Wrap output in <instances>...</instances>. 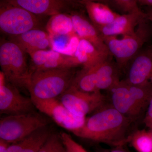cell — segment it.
I'll list each match as a JSON object with an SVG mask.
<instances>
[{"instance_id": "cell-21", "label": "cell", "mask_w": 152, "mask_h": 152, "mask_svg": "<svg viewBox=\"0 0 152 152\" xmlns=\"http://www.w3.org/2000/svg\"><path fill=\"white\" fill-rule=\"evenodd\" d=\"M96 66L83 68L77 71L70 86L83 92L99 91L97 88Z\"/></svg>"}, {"instance_id": "cell-7", "label": "cell", "mask_w": 152, "mask_h": 152, "mask_svg": "<svg viewBox=\"0 0 152 152\" xmlns=\"http://www.w3.org/2000/svg\"><path fill=\"white\" fill-rule=\"evenodd\" d=\"M58 99L71 112L84 117L93 113L108 102L100 91L83 92L71 86Z\"/></svg>"}, {"instance_id": "cell-2", "label": "cell", "mask_w": 152, "mask_h": 152, "mask_svg": "<svg viewBox=\"0 0 152 152\" xmlns=\"http://www.w3.org/2000/svg\"><path fill=\"white\" fill-rule=\"evenodd\" d=\"M76 68L36 70L32 73L28 91L32 99H56L70 86Z\"/></svg>"}, {"instance_id": "cell-19", "label": "cell", "mask_w": 152, "mask_h": 152, "mask_svg": "<svg viewBox=\"0 0 152 152\" xmlns=\"http://www.w3.org/2000/svg\"><path fill=\"white\" fill-rule=\"evenodd\" d=\"M74 56L79 65L91 68L99 64L111 56L99 50L88 41L80 39Z\"/></svg>"}, {"instance_id": "cell-18", "label": "cell", "mask_w": 152, "mask_h": 152, "mask_svg": "<svg viewBox=\"0 0 152 152\" xmlns=\"http://www.w3.org/2000/svg\"><path fill=\"white\" fill-rule=\"evenodd\" d=\"M52 133L48 126L41 128L21 140L11 144L7 152H38Z\"/></svg>"}, {"instance_id": "cell-28", "label": "cell", "mask_w": 152, "mask_h": 152, "mask_svg": "<svg viewBox=\"0 0 152 152\" xmlns=\"http://www.w3.org/2000/svg\"><path fill=\"white\" fill-rule=\"evenodd\" d=\"M143 123L148 130H152V97L144 116Z\"/></svg>"}, {"instance_id": "cell-8", "label": "cell", "mask_w": 152, "mask_h": 152, "mask_svg": "<svg viewBox=\"0 0 152 152\" xmlns=\"http://www.w3.org/2000/svg\"><path fill=\"white\" fill-rule=\"evenodd\" d=\"M32 100L36 109L51 118L58 126L73 134L80 129L84 125L86 117L80 116L72 113L58 98Z\"/></svg>"}, {"instance_id": "cell-31", "label": "cell", "mask_w": 152, "mask_h": 152, "mask_svg": "<svg viewBox=\"0 0 152 152\" xmlns=\"http://www.w3.org/2000/svg\"><path fill=\"white\" fill-rule=\"evenodd\" d=\"M139 6L152 8V0H137Z\"/></svg>"}, {"instance_id": "cell-5", "label": "cell", "mask_w": 152, "mask_h": 152, "mask_svg": "<svg viewBox=\"0 0 152 152\" xmlns=\"http://www.w3.org/2000/svg\"><path fill=\"white\" fill-rule=\"evenodd\" d=\"M48 124L46 118L36 112L6 115L0 119V139L14 143Z\"/></svg>"}, {"instance_id": "cell-9", "label": "cell", "mask_w": 152, "mask_h": 152, "mask_svg": "<svg viewBox=\"0 0 152 152\" xmlns=\"http://www.w3.org/2000/svg\"><path fill=\"white\" fill-rule=\"evenodd\" d=\"M35 106L31 98L20 93L18 88L6 80L0 73V113L6 115H21L36 112Z\"/></svg>"}, {"instance_id": "cell-15", "label": "cell", "mask_w": 152, "mask_h": 152, "mask_svg": "<svg viewBox=\"0 0 152 152\" xmlns=\"http://www.w3.org/2000/svg\"><path fill=\"white\" fill-rule=\"evenodd\" d=\"M10 39L28 54L51 47V40L48 33L39 28L30 30L16 37H10Z\"/></svg>"}, {"instance_id": "cell-27", "label": "cell", "mask_w": 152, "mask_h": 152, "mask_svg": "<svg viewBox=\"0 0 152 152\" xmlns=\"http://www.w3.org/2000/svg\"><path fill=\"white\" fill-rule=\"evenodd\" d=\"M67 152H88L82 146L75 140L67 133H60Z\"/></svg>"}, {"instance_id": "cell-14", "label": "cell", "mask_w": 152, "mask_h": 152, "mask_svg": "<svg viewBox=\"0 0 152 152\" xmlns=\"http://www.w3.org/2000/svg\"><path fill=\"white\" fill-rule=\"evenodd\" d=\"M70 13L75 31L79 38L88 41L99 50L111 56L102 37L91 20L81 11L75 10Z\"/></svg>"}, {"instance_id": "cell-10", "label": "cell", "mask_w": 152, "mask_h": 152, "mask_svg": "<svg viewBox=\"0 0 152 152\" xmlns=\"http://www.w3.org/2000/svg\"><path fill=\"white\" fill-rule=\"evenodd\" d=\"M125 80L132 85L152 83V45H145L126 66Z\"/></svg>"}, {"instance_id": "cell-1", "label": "cell", "mask_w": 152, "mask_h": 152, "mask_svg": "<svg viewBox=\"0 0 152 152\" xmlns=\"http://www.w3.org/2000/svg\"><path fill=\"white\" fill-rule=\"evenodd\" d=\"M136 123L114 108L108 102L86 117L83 127L74 134L80 138L113 147H123L136 129Z\"/></svg>"}, {"instance_id": "cell-16", "label": "cell", "mask_w": 152, "mask_h": 152, "mask_svg": "<svg viewBox=\"0 0 152 152\" xmlns=\"http://www.w3.org/2000/svg\"><path fill=\"white\" fill-rule=\"evenodd\" d=\"M112 57H109L96 66L97 88L100 91H108L121 81L123 71Z\"/></svg>"}, {"instance_id": "cell-23", "label": "cell", "mask_w": 152, "mask_h": 152, "mask_svg": "<svg viewBox=\"0 0 152 152\" xmlns=\"http://www.w3.org/2000/svg\"><path fill=\"white\" fill-rule=\"evenodd\" d=\"M128 143L137 152H152V137L148 130L136 129L129 137Z\"/></svg>"}, {"instance_id": "cell-3", "label": "cell", "mask_w": 152, "mask_h": 152, "mask_svg": "<svg viewBox=\"0 0 152 152\" xmlns=\"http://www.w3.org/2000/svg\"><path fill=\"white\" fill-rule=\"evenodd\" d=\"M102 38L110 54L124 72L129 61L151 39L152 26L147 18L139 24L132 35L121 39L116 37Z\"/></svg>"}, {"instance_id": "cell-25", "label": "cell", "mask_w": 152, "mask_h": 152, "mask_svg": "<svg viewBox=\"0 0 152 152\" xmlns=\"http://www.w3.org/2000/svg\"><path fill=\"white\" fill-rule=\"evenodd\" d=\"M100 1L108 6L113 11L119 12L121 14V15L134 13L142 10L139 7L137 0H102Z\"/></svg>"}, {"instance_id": "cell-17", "label": "cell", "mask_w": 152, "mask_h": 152, "mask_svg": "<svg viewBox=\"0 0 152 152\" xmlns=\"http://www.w3.org/2000/svg\"><path fill=\"white\" fill-rule=\"evenodd\" d=\"M80 1L86 9L90 20L98 31L110 24L120 15L100 1Z\"/></svg>"}, {"instance_id": "cell-20", "label": "cell", "mask_w": 152, "mask_h": 152, "mask_svg": "<svg viewBox=\"0 0 152 152\" xmlns=\"http://www.w3.org/2000/svg\"><path fill=\"white\" fill-rule=\"evenodd\" d=\"M46 28L51 38L69 37L76 34L70 14L64 13L51 17Z\"/></svg>"}, {"instance_id": "cell-32", "label": "cell", "mask_w": 152, "mask_h": 152, "mask_svg": "<svg viewBox=\"0 0 152 152\" xmlns=\"http://www.w3.org/2000/svg\"><path fill=\"white\" fill-rule=\"evenodd\" d=\"M145 12L146 14L147 18L151 22L152 26V8H147Z\"/></svg>"}, {"instance_id": "cell-24", "label": "cell", "mask_w": 152, "mask_h": 152, "mask_svg": "<svg viewBox=\"0 0 152 152\" xmlns=\"http://www.w3.org/2000/svg\"><path fill=\"white\" fill-rule=\"evenodd\" d=\"M52 50L66 56H74L80 42L77 34L72 36L51 38Z\"/></svg>"}, {"instance_id": "cell-6", "label": "cell", "mask_w": 152, "mask_h": 152, "mask_svg": "<svg viewBox=\"0 0 152 152\" xmlns=\"http://www.w3.org/2000/svg\"><path fill=\"white\" fill-rule=\"evenodd\" d=\"M37 17L21 7L1 1L0 30L10 37H16L34 29L38 28Z\"/></svg>"}, {"instance_id": "cell-29", "label": "cell", "mask_w": 152, "mask_h": 152, "mask_svg": "<svg viewBox=\"0 0 152 152\" xmlns=\"http://www.w3.org/2000/svg\"><path fill=\"white\" fill-rule=\"evenodd\" d=\"M97 152H131L125 149L123 147H113L110 149L100 148L98 149Z\"/></svg>"}, {"instance_id": "cell-13", "label": "cell", "mask_w": 152, "mask_h": 152, "mask_svg": "<svg viewBox=\"0 0 152 152\" xmlns=\"http://www.w3.org/2000/svg\"><path fill=\"white\" fill-rule=\"evenodd\" d=\"M147 18L146 14L142 10L134 13L120 15L113 21L99 31L102 37L131 36L135 33L139 24Z\"/></svg>"}, {"instance_id": "cell-22", "label": "cell", "mask_w": 152, "mask_h": 152, "mask_svg": "<svg viewBox=\"0 0 152 152\" xmlns=\"http://www.w3.org/2000/svg\"><path fill=\"white\" fill-rule=\"evenodd\" d=\"M79 66L75 56H66L53 50H50L45 64L37 70L71 69L76 68Z\"/></svg>"}, {"instance_id": "cell-4", "label": "cell", "mask_w": 152, "mask_h": 152, "mask_svg": "<svg viewBox=\"0 0 152 152\" xmlns=\"http://www.w3.org/2000/svg\"><path fill=\"white\" fill-rule=\"evenodd\" d=\"M26 53L15 43L1 39L0 66L6 80L18 88L27 90L32 72L27 62Z\"/></svg>"}, {"instance_id": "cell-11", "label": "cell", "mask_w": 152, "mask_h": 152, "mask_svg": "<svg viewBox=\"0 0 152 152\" xmlns=\"http://www.w3.org/2000/svg\"><path fill=\"white\" fill-rule=\"evenodd\" d=\"M7 2L12 5L18 6L29 11L34 15L50 16L63 12H70L83 6L80 1L67 0H8Z\"/></svg>"}, {"instance_id": "cell-12", "label": "cell", "mask_w": 152, "mask_h": 152, "mask_svg": "<svg viewBox=\"0 0 152 152\" xmlns=\"http://www.w3.org/2000/svg\"><path fill=\"white\" fill-rule=\"evenodd\" d=\"M108 92V102L121 113L135 123L143 115L131 95L129 83L124 79Z\"/></svg>"}, {"instance_id": "cell-33", "label": "cell", "mask_w": 152, "mask_h": 152, "mask_svg": "<svg viewBox=\"0 0 152 152\" xmlns=\"http://www.w3.org/2000/svg\"><path fill=\"white\" fill-rule=\"evenodd\" d=\"M150 132H151V134L152 137V130H149Z\"/></svg>"}, {"instance_id": "cell-26", "label": "cell", "mask_w": 152, "mask_h": 152, "mask_svg": "<svg viewBox=\"0 0 152 152\" xmlns=\"http://www.w3.org/2000/svg\"><path fill=\"white\" fill-rule=\"evenodd\" d=\"M38 152H67L60 134L52 133Z\"/></svg>"}, {"instance_id": "cell-30", "label": "cell", "mask_w": 152, "mask_h": 152, "mask_svg": "<svg viewBox=\"0 0 152 152\" xmlns=\"http://www.w3.org/2000/svg\"><path fill=\"white\" fill-rule=\"evenodd\" d=\"M11 144L8 142L0 139V152H7Z\"/></svg>"}]
</instances>
